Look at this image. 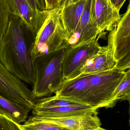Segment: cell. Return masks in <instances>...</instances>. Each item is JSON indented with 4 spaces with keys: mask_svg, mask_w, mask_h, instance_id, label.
Returning <instances> with one entry per match:
<instances>
[{
    "mask_svg": "<svg viewBox=\"0 0 130 130\" xmlns=\"http://www.w3.org/2000/svg\"><path fill=\"white\" fill-rule=\"evenodd\" d=\"M0 130H23L21 125L0 114Z\"/></svg>",
    "mask_w": 130,
    "mask_h": 130,
    "instance_id": "20",
    "label": "cell"
},
{
    "mask_svg": "<svg viewBox=\"0 0 130 130\" xmlns=\"http://www.w3.org/2000/svg\"><path fill=\"white\" fill-rule=\"evenodd\" d=\"M58 2H59V1L60 0H58Z\"/></svg>",
    "mask_w": 130,
    "mask_h": 130,
    "instance_id": "27",
    "label": "cell"
},
{
    "mask_svg": "<svg viewBox=\"0 0 130 130\" xmlns=\"http://www.w3.org/2000/svg\"><path fill=\"white\" fill-rule=\"evenodd\" d=\"M125 71L117 69L65 79L55 96L93 108H112L114 93Z\"/></svg>",
    "mask_w": 130,
    "mask_h": 130,
    "instance_id": "2",
    "label": "cell"
},
{
    "mask_svg": "<svg viewBox=\"0 0 130 130\" xmlns=\"http://www.w3.org/2000/svg\"><path fill=\"white\" fill-rule=\"evenodd\" d=\"M30 111L24 107L10 102L0 96V114L17 123L25 122Z\"/></svg>",
    "mask_w": 130,
    "mask_h": 130,
    "instance_id": "15",
    "label": "cell"
},
{
    "mask_svg": "<svg viewBox=\"0 0 130 130\" xmlns=\"http://www.w3.org/2000/svg\"><path fill=\"white\" fill-rule=\"evenodd\" d=\"M60 14V10L57 8L49 10L42 26L36 33L32 51L34 61L39 56L68 44L70 34L63 26Z\"/></svg>",
    "mask_w": 130,
    "mask_h": 130,
    "instance_id": "4",
    "label": "cell"
},
{
    "mask_svg": "<svg viewBox=\"0 0 130 130\" xmlns=\"http://www.w3.org/2000/svg\"><path fill=\"white\" fill-rule=\"evenodd\" d=\"M79 105H81V104L58 98L55 95L52 97L49 96L36 99L34 101V107H55L63 106H75Z\"/></svg>",
    "mask_w": 130,
    "mask_h": 130,
    "instance_id": "17",
    "label": "cell"
},
{
    "mask_svg": "<svg viewBox=\"0 0 130 130\" xmlns=\"http://www.w3.org/2000/svg\"><path fill=\"white\" fill-rule=\"evenodd\" d=\"M93 0H86L83 13L75 31L69 40V46H73L96 39L100 33L93 19Z\"/></svg>",
    "mask_w": 130,
    "mask_h": 130,
    "instance_id": "8",
    "label": "cell"
},
{
    "mask_svg": "<svg viewBox=\"0 0 130 130\" xmlns=\"http://www.w3.org/2000/svg\"><path fill=\"white\" fill-rule=\"evenodd\" d=\"M117 63L109 47L107 45L101 46L98 52L87 62L76 76L110 71L115 68Z\"/></svg>",
    "mask_w": 130,
    "mask_h": 130,
    "instance_id": "13",
    "label": "cell"
},
{
    "mask_svg": "<svg viewBox=\"0 0 130 130\" xmlns=\"http://www.w3.org/2000/svg\"><path fill=\"white\" fill-rule=\"evenodd\" d=\"M0 96L31 110L35 99L26 83L10 73L0 60Z\"/></svg>",
    "mask_w": 130,
    "mask_h": 130,
    "instance_id": "6",
    "label": "cell"
},
{
    "mask_svg": "<svg viewBox=\"0 0 130 130\" xmlns=\"http://www.w3.org/2000/svg\"><path fill=\"white\" fill-rule=\"evenodd\" d=\"M130 101V69L124 72V75L114 93V101L117 104L118 101Z\"/></svg>",
    "mask_w": 130,
    "mask_h": 130,
    "instance_id": "16",
    "label": "cell"
},
{
    "mask_svg": "<svg viewBox=\"0 0 130 130\" xmlns=\"http://www.w3.org/2000/svg\"><path fill=\"white\" fill-rule=\"evenodd\" d=\"M11 14L7 0H0V41L7 29Z\"/></svg>",
    "mask_w": 130,
    "mask_h": 130,
    "instance_id": "19",
    "label": "cell"
},
{
    "mask_svg": "<svg viewBox=\"0 0 130 130\" xmlns=\"http://www.w3.org/2000/svg\"><path fill=\"white\" fill-rule=\"evenodd\" d=\"M102 34L88 42L69 45L63 62L62 72L65 80L77 76L87 62L98 52L101 47L98 40Z\"/></svg>",
    "mask_w": 130,
    "mask_h": 130,
    "instance_id": "7",
    "label": "cell"
},
{
    "mask_svg": "<svg viewBox=\"0 0 130 130\" xmlns=\"http://www.w3.org/2000/svg\"><path fill=\"white\" fill-rule=\"evenodd\" d=\"M81 0H60L56 8L61 10L64 7L73 3H75Z\"/></svg>",
    "mask_w": 130,
    "mask_h": 130,
    "instance_id": "23",
    "label": "cell"
},
{
    "mask_svg": "<svg viewBox=\"0 0 130 130\" xmlns=\"http://www.w3.org/2000/svg\"><path fill=\"white\" fill-rule=\"evenodd\" d=\"M105 1H106L107 2H108V4H109L111 6H112V7H113V6H112V4H111V2L110 0H105Z\"/></svg>",
    "mask_w": 130,
    "mask_h": 130,
    "instance_id": "26",
    "label": "cell"
},
{
    "mask_svg": "<svg viewBox=\"0 0 130 130\" xmlns=\"http://www.w3.org/2000/svg\"><path fill=\"white\" fill-rule=\"evenodd\" d=\"M46 4V10H50L57 7L58 5V0H45Z\"/></svg>",
    "mask_w": 130,
    "mask_h": 130,
    "instance_id": "22",
    "label": "cell"
},
{
    "mask_svg": "<svg viewBox=\"0 0 130 130\" xmlns=\"http://www.w3.org/2000/svg\"><path fill=\"white\" fill-rule=\"evenodd\" d=\"M86 2V0H81L69 5L60 10L61 21L65 28L70 33V38L75 31Z\"/></svg>",
    "mask_w": 130,
    "mask_h": 130,
    "instance_id": "14",
    "label": "cell"
},
{
    "mask_svg": "<svg viewBox=\"0 0 130 130\" xmlns=\"http://www.w3.org/2000/svg\"><path fill=\"white\" fill-rule=\"evenodd\" d=\"M28 120L52 123L71 130H80L100 126V120L97 115L87 114L82 116L60 118H43L33 116Z\"/></svg>",
    "mask_w": 130,
    "mask_h": 130,
    "instance_id": "10",
    "label": "cell"
},
{
    "mask_svg": "<svg viewBox=\"0 0 130 130\" xmlns=\"http://www.w3.org/2000/svg\"><path fill=\"white\" fill-rule=\"evenodd\" d=\"M69 46L68 44H65L34 59L35 81L31 91L35 99L49 97L62 85L65 80L63 75V62Z\"/></svg>",
    "mask_w": 130,
    "mask_h": 130,
    "instance_id": "3",
    "label": "cell"
},
{
    "mask_svg": "<svg viewBox=\"0 0 130 130\" xmlns=\"http://www.w3.org/2000/svg\"><path fill=\"white\" fill-rule=\"evenodd\" d=\"M80 130H108L105 129L104 128H102L100 126L94 127V128H86V129H82Z\"/></svg>",
    "mask_w": 130,
    "mask_h": 130,
    "instance_id": "25",
    "label": "cell"
},
{
    "mask_svg": "<svg viewBox=\"0 0 130 130\" xmlns=\"http://www.w3.org/2000/svg\"><path fill=\"white\" fill-rule=\"evenodd\" d=\"M21 126L23 130H71L52 123L28 119Z\"/></svg>",
    "mask_w": 130,
    "mask_h": 130,
    "instance_id": "18",
    "label": "cell"
},
{
    "mask_svg": "<svg viewBox=\"0 0 130 130\" xmlns=\"http://www.w3.org/2000/svg\"><path fill=\"white\" fill-rule=\"evenodd\" d=\"M126 0H110L112 6L114 8L120 11Z\"/></svg>",
    "mask_w": 130,
    "mask_h": 130,
    "instance_id": "24",
    "label": "cell"
},
{
    "mask_svg": "<svg viewBox=\"0 0 130 130\" xmlns=\"http://www.w3.org/2000/svg\"><path fill=\"white\" fill-rule=\"evenodd\" d=\"M97 109L84 105L55 107H36L32 109L33 116L43 118H60L82 116L87 114L97 115Z\"/></svg>",
    "mask_w": 130,
    "mask_h": 130,
    "instance_id": "12",
    "label": "cell"
},
{
    "mask_svg": "<svg viewBox=\"0 0 130 130\" xmlns=\"http://www.w3.org/2000/svg\"><path fill=\"white\" fill-rule=\"evenodd\" d=\"M108 46L117 63L114 69L126 71L130 68V4L108 36Z\"/></svg>",
    "mask_w": 130,
    "mask_h": 130,
    "instance_id": "5",
    "label": "cell"
},
{
    "mask_svg": "<svg viewBox=\"0 0 130 130\" xmlns=\"http://www.w3.org/2000/svg\"><path fill=\"white\" fill-rule=\"evenodd\" d=\"M7 1L11 13L20 18L36 33L42 26L49 10H36L27 0Z\"/></svg>",
    "mask_w": 130,
    "mask_h": 130,
    "instance_id": "9",
    "label": "cell"
},
{
    "mask_svg": "<svg viewBox=\"0 0 130 130\" xmlns=\"http://www.w3.org/2000/svg\"><path fill=\"white\" fill-rule=\"evenodd\" d=\"M93 19L101 33L111 30L121 17L120 11L109 4L105 0H93Z\"/></svg>",
    "mask_w": 130,
    "mask_h": 130,
    "instance_id": "11",
    "label": "cell"
},
{
    "mask_svg": "<svg viewBox=\"0 0 130 130\" xmlns=\"http://www.w3.org/2000/svg\"><path fill=\"white\" fill-rule=\"evenodd\" d=\"M33 8L37 11L46 10V4L45 0H27Z\"/></svg>",
    "mask_w": 130,
    "mask_h": 130,
    "instance_id": "21",
    "label": "cell"
},
{
    "mask_svg": "<svg viewBox=\"0 0 130 130\" xmlns=\"http://www.w3.org/2000/svg\"><path fill=\"white\" fill-rule=\"evenodd\" d=\"M36 34L22 19L11 13L0 41V60L5 68L13 75L32 86L35 81L32 51Z\"/></svg>",
    "mask_w": 130,
    "mask_h": 130,
    "instance_id": "1",
    "label": "cell"
}]
</instances>
